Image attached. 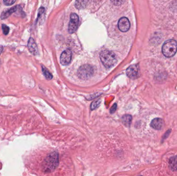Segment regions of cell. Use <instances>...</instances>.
<instances>
[{
  "label": "cell",
  "instance_id": "cell-14",
  "mask_svg": "<svg viewBox=\"0 0 177 176\" xmlns=\"http://www.w3.org/2000/svg\"><path fill=\"white\" fill-rule=\"evenodd\" d=\"M122 120L123 124L125 126L129 127L132 120V117L130 115H125L122 117Z\"/></svg>",
  "mask_w": 177,
  "mask_h": 176
},
{
  "label": "cell",
  "instance_id": "cell-20",
  "mask_svg": "<svg viewBox=\"0 0 177 176\" xmlns=\"http://www.w3.org/2000/svg\"><path fill=\"white\" fill-rule=\"evenodd\" d=\"M117 108V104L115 103L114 104V105L112 107V108H110V113H115L116 111Z\"/></svg>",
  "mask_w": 177,
  "mask_h": 176
},
{
  "label": "cell",
  "instance_id": "cell-10",
  "mask_svg": "<svg viewBox=\"0 0 177 176\" xmlns=\"http://www.w3.org/2000/svg\"><path fill=\"white\" fill-rule=\"evenodd\" d=\"M150 125L154 129L159 130L162 129L163 127L164 126V121L162 119L156 118L152 120Z\"/></svg>",
  "mask_w": 177,
  "mask_h": 176
},
{
  "label": "cell",
  "instance_id": "cell-19",
  "mask_svg": "<svg viewBox=\"0 0 177 176\" xmlns=\"http://www.w3.org/2000/svg\"><path fill=\"white\" fill-rule=\"evenodd\" d=\"M16 0H3L4 4L6 5H8H8L10 6V5L13 4L16 2Z\"/></svg>",
  "mask_w": 177,
  "mask_h": 176
},
{
  "label": "cell",
  "instance_id": "cell-18",
  "mask_svg": "<svg viewBox=\"0 0 177 176\" xmlns=\"http://www.w3.org/2000/svg\"><path fill=\"white\" fill-rule=\"evenodd\" d=\"M2 30H3V34H4L5 35H7L9 33V27H8L7 25H5V24H2Z\"/></svg>",
  "mask_w": 177,
  "mask_h": 176
},
{
  "label": "cell",
  "instance_id": "cell-9",
  "mask_svg": "<svg viewBox=\"0 0 177 176\" xmlns=\"http://www.w3.org/2000/svg\"><path fill=\"white\" fill-rule=\"evenodd\" d=\"M28 48L29 51L33 55H37L39 53L37 44L32 38H30L29 40Z\"/></svg>",
  "mask_w": 177,
  "mask_h": 176
},
{
  "label": "cell",
  "instance_id": "cell-8",
  "mask_svg": "<svg viewBox=\"0 0 177 176\" xmlns=\"http://www.w3.org/2000/svg\"><path fill=\"white\" fill-rule=\"evenodd\" d=\"M118 28L123 32L128 31L130 28V23L128 19L126 17L121 18L118 22Z\"/></svg>",
  "mask_w": 177,
  "mask_h": 176
},
{
  "label": "cell",
  "instance_id": "cell-16",
  "mask_svg": "<svg viewBox=\"0 0 177 176\" xmlns=\"http://www.w3.org/2000/svg\"><path fill=\"white\" fill-rule=\"evenodd\" d=\"M100 103H101L100 100H97L93 102L91 105V110H94L96 109L100 105Z\"/></svg>",
  "mask_w": 177,
  "mask_h": 176
},
{
  "label": "cell",
  "instance_id": "cell-17",
  "mask_svg": "<svg viewBox=\"0 0 177 176\" xmlns=\"http://www.w3.org/2000/svg\"><path fill=\"white\" fill-rule=\"evenodd\" d=\"M125 0H110V1L113 5L116 6H119L123 4Z\"/></svg>",
  "mask_w": 177,
  "mask_h": 176
},
{
  "label": "cell",
  "instance_id": "cell-1",
  "mask_svg": "<svg viewBox=\"0 0 177 176\" xmlns=\"http://www.w3.org/2000/svg\"><path fill=\"white\" fill-rule=\"evenodd\" d=\"M58 164V154L56 152H54L48 155L44 162V170L47 173L51 172L57 168Z\"/></svg>",
  "mask_w": 177,
  "mask_h": 176
},
{
  "label": "cell",
  "instance_id": "cell-4",
  "mask_svg": "<svg viewBox=\"0 0 177 176\" xmlns=\"http://www.w3.org/2000/svg\"><path fill=\"white\" fill-rule=\"evenodd\" d=\"M93 69L90 65H84L79 68L77 71V75L79 78L82 80H88L93 76Z\"/></svg>",
  "mask_w": 177,
  "mask_h": 176
},
{
  "label": "cell",
  "instance_id": "cell-2",
  "mask_svg": "<svg viewBox=\"0 0 177 176\" xmlns=\"http://www.w3.org/2000/svg\"><path fill=\"white\" fill-rule=\"evenodd\" d=\"M100 58L102 64L107 68H111L116 63V55L112 51L105 50L100 54Z\"/></svg>",
  "mask_w": 177,
  "mask_h": 176
},
{
  "label": "cell",
  "instance_id": "cell-13",
  "mask_svg": "<svg viewBox=\"0 0 177 176\" xmlns=\"http://www.w3.org/2000/svg\"><path fill=\"white\" fill-rule=\"evenodd\" d=\"M89 0H76L75 6L78 9H83L86 8Z\"/></svg>",
  "mask_w": 177,
  "mask_h": 176
},
{
  "label": "cell",
  "instance_id": "cell-12",
  "mask_svg": "<svg viewBox=\"0 0 177 176\" xmlns=\"http://www.w3.org/2000/svg\"><path fill=\"white\" fill-rule=\"evenodd\" d=\"M170 168L173 171L177 170V156L171 157L169 160Z\"/></svg>",
  "mask_w": 177,
  "mask_h": 176
},
{
  "label": "cell",
  "instance_id": "cell-15",
  "mask_svg": "<svg viewBox=\"0 0 177 176\" xmlns=\"http://www.w3.org/2000/svg\"><path fill=\"white\" fill-rule=\"evenodd\" d=\"M42 71H43L44 75L45 76V78H46L47 80H51L52 78V74H51L50 73L47 69L46 68H45V67L42 66Z\"/></svg>",
  "mask_w": 177,
  "mask_h": 176
},
{
  "label": "cell",
  "instance_id": "cell-5",
  "mask_svg": "<svg viewBox=\"0 0 177 176\" xmlns=\"http://www.w3.org/2000/svg\"><path fill=\"white\" fill-rule=\"evenodd\" d=\"M127 76L131 79H136L138 78L139 76V67L138 64H135L130 66L128 69L127 71Z\"/></svg>",
  "mask_w": 177,
  "mask_h": 176
},
{
  "label": "cell",
  "instance_id": "cell-21",
  "mask_svg": "<svg viewBox=\"0 0 177 176\" xmlns=\"http://www.w3.org/2000/svg\"><path fill=\"white\" fill-rule=\"evenodd\" d=\"M44 12H45V8H40L39 10V14H38V17L39 18L40 15H42V14H43V13H44Z\"/></svg>",
  "mask_w": 177,
  "mask_h": 176
},
{
  "label": "cell",
  "instance_id": "cell-3",
  "mask_svg": "<svg viewBox=\"0 0 177 176\" xmlns=\"http://www.w3.org/2000/svg\"><path fill=\"white\" fill-rule=\"evenodd\" d=\"M162 53L167 58H171L174 56L177 51V43L174 39H169L163 45Z\"/></svg>",
  "mask_w": 177,
  "mask_h": 176
},
{
  "label": "cell",
  "instance_id": "cell-22",
  "mask_svg": "<svg viewBox=\"0 0 177 176\" xmlns=\"http://www.w3.org/2000/svg\"><path fill=\"white\" fill-rule=\"evenodd\" d=\"M3 47L2 46H0V55L2 53V52H3Z\"/></svg>",
  "mask_w": 177,
  "mask_h": 176
},
{
  "label": "cell",
  "instance_id": "cell-11",
  "mask_svg": "<svg viewBox=\"0 0 177 176\" xmlns=\"http://www.w3.org/2000/svg\"><path fill=\"white\" fill-rule=\"evenodd\" d=\"M20 6L19 5H17V6H13V8H11L8 11H4L2 13L1 15V19H5L6 18H8L12 13H13L16 12L17 10H18V8Z\"/></svg>",
  "mask_w": 177,
  "mask_h": 176
},
{
  "label": "cell",
  "instance_id": "cell-7",
  "mask_svg": "<svg viewBox=\"0 0 177 176\" xmlns=\"http://www.w3.org/2000/svg\"><path fill=\"white\" fill-rule=\"evenodd\" d=\"M72 57V53L70 49L63 52L60 56V62L63 65H67L70 63Z\"/></svg>",
  "mask_w": 177,
  "mask_h": 176
},
{
  "label": "cell",
  "instance_id": "cell-6",
  "mask_svg": "<svg viewBox=\"0 0 177 176\" xmlns=\"http://www.w3.org/2000/svg\"><path fill=\"white\" fill-rule=\"evenodd\" d=\"M79 23V17L76 13H72L70 15V21L69 23V32L70 34L74 33L77 28Z\"/></svg>",
  "mask_w": 177,
  "mask_h": 176
}]
</instances>
